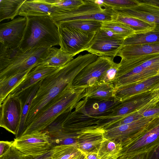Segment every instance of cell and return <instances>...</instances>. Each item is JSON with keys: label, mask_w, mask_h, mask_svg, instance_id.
<instances>
[{"label": "cell", "mask_w": 159, "mask_h": 159, "mask_svg": "<svg viewBox=\"0 0 159 159\" xmlns=\"http://www.w3.org/2000/svg\"><path fill=\"white\" fill-rule=\"evenodd\" d=\"M97 58V56L90 53L80 55L42 80L33 100L25 130L39 112L59 95L72 88L73 82L77 75Z\"/></svg>", "instance_id": "cell-1"}, {"label": "cell", "mask_w": 159, "mask_h": 159, "mask_svg": "<svg viewBox=\"0 0 159 159\" xmlns=\"http://www.w3.org/2000/svg\"><path fill=\"white\" fill-rule=\"evenodd\" d=\"M86 88H71L59 95L35 116L22 134L45 130L59 116L75 109L87 97Z\"/></svg>", "instance_id": "cell-2"}, {"label": "cell", "mask_w": 159, "mask_h": 159, "mask_svg": "<svg viewBox=\"0 0 159 159\" xmlns=\"http://www.w3.org/2000/svg\"><path fill=\"white\" fill-rule=\"evenodd\" d=\"M27 17V25L19 46L23 52L59 45L58 26L50 16Z\"/></svg>", "instance_id": "cell-3"}, {"label": "cell", "mask_w": 159, "mask_h": 159, "mask_svg": "<svg viewBox=\"0 0 159 159\" xmlns=\"http://www.w3.org/2000/svg\"><path fill=\"white\" fill-rule=\"evenodd\" d=\"M86 102L81 100L74 111L59 116L46 130L50 138H60L67 137L77 138L82 131L98 126L99 119L85 114L83 108Z\"/></svg>", "instance_id": "cell-4"}, {"label": "cell", "mask_w": 159, "mask_h": 159, "mask_svg": "<svg viewBox=\"0 0 159 159\" xmlns=\"http://www.w3.org/2000/svg\"><path fill=\"white\" fill-rule=\"evenodd\" d=\"M115 13L112 8H102L94 0H84V3L77 9L61 11L50 17L58 25L64 22L78 20H93L102 22L112 20Z\"/></svg>", "instance_id": "cell-5"}, {"label": "cell", "mask_w": 159, "mask_h": 159, "mask_svg": "<svg viewBox=\"0 0 159 159\" xmlns=\"http://www.w3.org/2000/svg\"><path fill=\"white\" fill-rule=\"evenodd\" d=\"M60 48L74 56L87 51L90 46L96 32H88L60 24L58 25Z\"/></svg>", "instance_id": "cell-6"}, {"label": "cell", "mask_w": 159, "mask_h": 159, "mask_svg": "<svg viewBox=\"0 0 159 159\" xmlns=\"http://www.w3.org/2000/svg\"><path fill=\"white\" fill-rule=\"evenodd\" d=\"M129 98L121 102L105 116H96L99 119V126L105 130L111 125L136 111L152 107L156 103V97L151 93L148 96Z\"/></svg>", "instance_id": "cell-7"}, {"label": "cell", "mask_w": 159, "mask_h": 159, "mask_svg": "<svg viewBox=\"0 0 159 159\" xmlns=\"http://www.w3.org/2000/svg\"><path fill=\"white\" fill-rule=\"evenodd\" d=\"M159 115L143 117L130 123L104 130V138L120 141L123 146L138 137L159 120Z\"/></svg>", "instance_id": "cell-8"}, {"label": "cell", "mask_w": 159, "mask_h": 159, "mask_svg": "<svg viewBox=\"0 0 159 159\" xmlns=\"http://www.w3.org/2000/svg\"><path fill=\"white\" fill-rule=\"evenodd\" d=\"M12 146L25 155L31 156L43 155L52 147L46 130L16 138L12 141Z\"/></svg>", "instance_id": "cell-9"}, {"label": "cell", "mask_w": 159, "mask_h": 159, "mask_svg": "<svg viewBox=\"0 0 159 159\" xmlns=\"http://www.w3.org/2000/svg\"><path fill=\"white\" fill-rule=\"evenodd\" d=\"M113 57H99L84 68L75 78L73 88H87L99 82L107 70L114 63Z\"/></svg>", "instance_id": "cell-10"}, {"label": "cell", "mask_w": 159, "mask_h": 159, "mask_svg": "<svg viewBox=\"0 0 159 159\" xmlns=\"http://www.w3.org/2000/svg\"><path fill=\"white\" fill-rule=\"evenodd\" d=\"M23 106L20 97L11 93L0 105V126L16 136L19 129Z\"/></svg>", "instance_id": "cell-11"}, {"label": "cell", "mask_w": 159, "mask_h": 159, "mask_svg": "<svg viewBox=\"0 0 159 159\" xmlns=\"http://www.w3.org/2000/svg\"><path fill=\"white\" fill-rule=\"evenodd\" d=\"M48 48L34 49L22 53L12 64L0 71V80L39 65L45 57Z\"/></svg>", "instance_id": "cell-12"}, {"label": "cell", "mask_w": 159, "mask_h": 159, "mask_svg": "<svg viewBox=\"0 0 159 159\" xmlns=\"http://www.w3.org/2000/svg\"><path fill=\"white\" fill-rule=\"evenodd\" d=\"M159 144V121L130 142L122 146L120 156L130 157L149 152Z\"/></svg>", "instance_id": "cell-13"}, {"label": "cell", "mask_w": 159, "mask_h": 159, "mask_svg": "<svg viewBox=\"0 0 159 159\" xmlns=\"http://www.w3.org/2000/svg\"><path fill=\"white\" fill-rule=\"evenodd\" d=\"M27 17H19L0 24V43L7 48L19 47L27 25Z\"/></svg>", "instance_id": "cell-14"}, {"label": "cell", "mask_w": 159, "mask_h": 159, "mask_svg": "<svg viewBox=\"0 0 159 159\" xmlns=\"http://www.w3.org/2000/svg\"><path fill=\"white\" fill-rule=\"evenodd\" d=\"M112 9L118 14L133 17L154 24L155 26L154 31H159V7L139 3L138 5L130 8Z\"/></svg>", "instance_id": "cell-15"}, {"label": "cell", "mask_w": 159, "mask_h": 159, "mask_svg": "<svg viewBox=\"0 0 159 159\" xmlns=\"http://www.w3.org/2000/svg\"><path fill=\"white\" fill-rule=\"evenodd\" d=\"M104 130L98 126L86 129L77 137L78 149L83 153H97L104 139Z\"/></svg>", "instance_id": "cell-16"}, {"label": "cell", "mask_w": 159, "mask_h": 159, "mask_svg": "<svg viewBox=\"0 0 159 159\" xmlns=\"http://www.w3.org/2000/svg\"><path fill=\"white\" fill-rule=\"evenodd\" d=\"M159 82V75L152 77L140 82L120 87L116 89L114 98L121 102L135 97L138 94L148 92Z\"/></svg>", "instance_id": "cell-17"}, {"label": "cell", "mask_w": 159, "mask_h": 159, "mask_svg": "<svg viewBox=\"0 0 159 159\" xmlns=\"http://www.w3.org/2000/svg\"><path fill=\"white\" fill-rule=\"evenodd\" d=\"M60 10L45 0H25L21 6L18 15L23 17L51 16Z\"/></svg>", "instance_id": "cell-18"}, {"label": "cell", "mask_w": 159, "mask_h": 159, "mask_svg": "<svg viewBox=\"0 0 159 159\" xmlns=\"http://www.w3.org/2000/svg\"><path fill=\"white\" fill-rule=\"evenodd\" d=\"M57 68L41 65L35 66L28 73L25 79L10 93L13 95L20 97L25 91L44 79Z\"/></svg>", "instance_id": "cell-19"}, {"label": "cell", "mask_w": 159, "mask_h": 159, "mask_svg": "<svg viewBox=\"0 0 159 159\" xmlns=\"http://www.w3.org/2000/svg\"><path fill=\"white\" fill-rule=\"evenodd\" d=\"M123 41L93 39L87 51L99 57H114L123 46Z\"/></svg>", "instance_id": "cell-20"}, {"label": "cell", "mask_w": 159, "mask_h": 159, "mask_svg": "<svg viewBox=\"0 0 159 159\" xmlns=\"http://www.w3.org/2000/svg\"><path fill=\"white\" fill-rule=\"evenodd\" d=\"M121 102L114 98L106 101L88 98L84 107L85 113L92 117L105 116Z\"/></svg>", "instance_id": "cell-21"}, {"label": "cell", "mask_w": 159, "mask_h": 159, "mask_svg": "<svg viewBox=\"0 0 159 159\" xmlns=\"http://www.w3.org/2000/svg\"><path fill=\"white\" fill-rule=\"evenodd\" d=\"M159 54V42L154 43L123 46L117 54L121 58L129 59L142 55Z\"/></svg>", "instance_id": "cell-22"}, {"label": "cell", "mask_w": 159, "mask_h": 159, "mask_svg": "<svg viewBox=\"0 0 159 159\" xmlns=\"http://www.w3.org/2000/svg\"><path fill=\"white\" fill-rule=\"evenodd\" d=\"M74 57L60 48L52 47L48 48L45 57L39 65L58 68L71 61Z\"/></svg>", "instance_id": "cell-23"}, {"label": "cell", "mask_w": 159, "mask_h": 159, "mask_svg": "<svg viewBox=\"0 0 159 159\" xmlns=\"http://www.w3.org/2000/svg\"><path fill=\"white\" fill-rule=\"evenodd\" d=\"M115 90L112 83L98 82L87 88L85 92L88 98L106 101L114 98Z\"/></svg>", "instance_id": "cell-24"}, {"label": "cell", "mask_w": 159, "mask_h": 159, "mask_svg": "<svg viewBox=\"0 0 159 159\" xmlns=\"http://www.w3.org/2000/svg\"><path fill=\"white\" fill-rule=\"evenodd\" d=\"M122 149L120 141L104 138L97 154L100 159H117Z\"/></svg>", "instance_id": "cell-25"}, {"label": "cell", "mask_w": 159, "mask_h": 159, "mask_svg": "<svg viewBox=\"0 0 159 159\" xmlns=\"http://www.w3.org/2000/svg\"><path fill=\"white\" fill-rule=\"evenodd\" d=\"M112 20L118 21L128 25L135 33H142L154 30L155 26L138 18L115 13Z\"/></svg>", "instance_id": "cell-26"}, {"label": "cell", "mask_w": 159, "mask_h": 159, "mask_svg": "<svg viewBox=\"0 0 159 159\" xmlns=\"http://www.w3.org/2000/svg\"><path fill=\"white\" fill-rule=\"evenodd\" d=\"M31 69L19 73L0 80V105L8 95L25 79Z\"/></svg>", "instance_id": "cell-27"}, {"label": "cell", "mask_w": 159, "mask_h": 159, "mask_svg": "<svg viewBox=\"0 0 159 159\" xmlns=\"http://www.w3.org/2000/svg\"><path fill=\"white\" fill-rule=\"evenodd\" d=\"M159 42V31L135 33L125 38L123 46L148 44Z\"/></svg>", "instance_id": "cell-28"}, {"label": "cell", "mask_w": 159, "mask_h": 159, "mask_svg": "<svg viewBox=\"0 0 159 159\" xmlns=\"http://www.w3.org/2000/svg\"><path fill=\"white\" fill-rule=\"evenodd\" d=\"M25 0H0V21L13 20L18 15L19 10Z\"/></svg>", "instance_id": "cell-29"}, {"label": "cell", "mask_w": 159, "mask_h": 159, "mask_svg": "<svg viewBox=\"0 0 159 159\" xmlns=\"http://www.w3.org/2000/svg\"><path fill=\"white\" fill-rule=\"evenodd\" d=\"M52 151V159H76L82 154L78 148L65 145L53 146Z\"/></svg>", "instance_id": "cell-30"}, {"label": "cell", "mask_w": 159, "mask_h": 159, "mask_svg": "<svg viewBox=\"0 0 159 159\" xmlns=\"http://www.w3.org/2000/svg\"><path fill=\"white\" fill-rule=\"evenodd\" d=\"M41 81L31 87L30 91L29 92L26 96L25 102L23 103L20 124L18 132L16 136V138L22 135L25 131L26 120L30 109L32 101L39 88Z\"/></svg>", "instance_id": "cell-31"}, {"label": "cell", "mask_w": 159, "mask_h": 159, "mask_svg": "<svg viewBox=\"0 0 159 159\" xmlns=\"http://www.w3.org/2000/svg\"><path fill=\"white\" fill-rule=\"evenodd\" d=\"M0 71L12 64L23 52L19 47L7 48L0 43Z\"/></svg>", "instance_id": "cell-32"}, {"label": "cell", "mask_w": 159, "mask_h": 159, "mask_svg": "<svg viewBox=\"0 0 159 159\" xmlns=\"http://www.w3.org/2000/svg\"><path fill=\"white\" fill-rule=\"evenodd\" d=\"M102 22L93 20H82L64 22L60 24L72 27L84 31L97 32L101 29Z\"/></svg>", "instance_id": "cell-33"}, {"label": "cell", "mask_w": 159, "mask_h": 159, "mask_svg": "<svg viewBox=\"0 0 159 159\" xmlns=\"http://www.w3.org/2000/svg\"><path fill=\"white\" fill-rule=\"evenodd\" d=\"M101 28L111 30L124 36L125 38L135 34L127 25L114 20L102 21Z\"/></svg>", "instance_id": "cell-34"}, {"label": "cell", "mask_w": 159, "mask_h": 159, "mask_svg": "<svg viewBox=\"0 0 159 159\" xmlns=\"http://www.w3.org/2000/svg\"><path fill=\"white\" fill-rule=\"evenodd\" d=\"M45 0L52 6L58 8L60 10L59 12L73 10L80 7L84 2V0Z\"/></svg>", "instance_id": "cell-35"}, {"label": "cell", "mask_w": 159, "mask_h": 159, "mask_svg": "<svg viewBox=\"0 0 159 159\" xmlns=\"http://www.w3.org/2000/svg\"><path fill=\"white\" fill-rule=\"evenodd\" d=\"M102 7L112 9H122L132 7L138 5L137 0H102Z\"/></svg>", "instance_id": "cell-36"}, {"label": "cell", "mask_w": 159, "mask_h": 159, "mask_svg": "<svg viewBox=\"0 0 159 159\" xmlns=\"http://www.w3.org/2000/svg\"><path fill=\"white\" fill-rule=\"evenodd\" d=\"M125 38L124 36L111 30L101 28L95 34L94 39L113 40H124Z\"/></svg>", "instance_id": "cell-37"}, {"label": "cell", "mask_w": 159, "mask_h": 159, "mask_svg": "<svg viewBox=\"0 0 159 159\" xmlns=\"http://www.w3.org/2000/svg\"><path fill=\"white\" fill-rule=\"evenodd\" d=\"M143 118L138 111L131 113L110 125L107 129L131 123ZM106 130V129H105Z\"/></svg>", "instance_id": "cell-38"}, {"label": "cell", "mask_w": 159, "mask_h": 159, "mask_svg": "<svg viewBox=\"0 0 159 159\" xmlns=\"http://www.w3.org/2000/svg\"><path fill=\"white\" fill-rule=\"evenodd\" d=\"M119 67V63H115L103 75L98 82L113 83Z\"/></svg>", "instance_id": "cell-39"}, {"label": "cell", "mask_w": 159, "mask_h": 159, "mask_svg": "<svg viewBox=\"0 0 159 159\" xmlns=\"http://www.w3.org/2000/svg\"><path fill=\"white\" fill-rule=\"evenodd\" d=\"M25 155L12 145L0 156V159H22Z\"/></svg>", "instance_id": "cell-40"}, {"label": "cell", "mask_w": 159, "mask_h": 159, "mask_svg": "<svg viewBox=\"0 0 159 159\" xmlns=\"http://www.w3.org/2000/svg\"><path fill=\"white\" fill-rule=\"evenodd\" d=\"M143 117H149L159 115V106L145 107L138 111Z\"/></svg>", "instance_id": "cell-41"}, {"label": "cell", "mask_w": 159, "mask_h": 159, "mask_svg": "<svg viewBox=\"0 0 159 159\" xmlns=\"http://www.w3.org/2000/svg\"><path fill=\"white\" fill-rule=\"evenodd\" d=\"M145 159H159V144L146 153Z\"/></svg>", "instance_id": "cell-42"}, {"label": "cell", "mask_w": 159, "mask_h": 159, "mask_svg": "<svg viewBox=\"0 0 159 159\" xmlns=\"http://www.w3.org/2000/svg\"><path fill=\"white\" fill-rule=\"evenodd\" d=\"M52 149L47 153L39 156L25 155L22 159H52Z\"/></svg>", "instance_id": "cell-43"}, {"label": "cell", "mask_w": 159, "mask_h": 159, "mask_svg": "<svg viewBox=\"0 0 159 159\" xmlns=\"http://www.w3.org/2000/svg\"><path fill=\"white\" fill-rule=\"evenodd\" d=\"M12 145V141H0V156L2 155Z\"/></svg>", "instance_id": "cell-44"}, {"label": "cell", "mask_w": 159, "mask_h": 159, "mask_svg": "<svg viewBox=\"0 0 159 159\" xmlns=\"http://www.w3.org/2000/svg\"><path fill=\"white\" fill-rule=\"evenodd\" d=\"M139 3L150 4L159 7V0H137Z\"/></svg>", "instance_id": "cell-45"}, {"label": "cell", "mask_w": 159, "mask_h": 159, "mask_svg": "<svg viewBox=\"0 0 159 159\" xmlns=\"http://www.w3.org/2000/svg\"><path fill=\"white\" fill-rule=\"evenodd\" d=\"M83 154L84 155L86 159H100L97 153H89Z\"/></svg>", "instance_id": "cell-46"}, {"label": "cell", "mask_w": 159, "mask_h": 159, "mask_svg": "<svg viewBox=\"0 0 159 159\" xmlns=\"http://www.w3.org/2000/svg\"><path fill=\"white\" fill-rule=\"evenodd\" d=\"M150 93L156 95L159 99V82L152 89Z\"/></svg>", "instance_id": "cell-47"}, {"label": "cell", "mask_w": 159, "mask_h": 159, "mask_svg": "<svg viewBox=\"0 0 159 159\" xmlns=\"http://www.w3.org/2000/svg\"><path fill=\"white\" fill-rule=\"evenodd\" d=\"M145 155L146 153L136 155L129 157V159H145Z\"/></svg>", "instance_id": "cell-48"}, {"label": "cell", "mask_w": 159, "mask_h": 159, "mask_svg": "<svg viewBox=\"0 0 159 159\" xmlns=\"http://www.w3.org/2000/svg\"><path fill=\"white\" fill-rule=\"evenodd\" d=\"M76 159H86V158L84 155L82 153V154Z\"/></svg>", "instance_id": "cell-49"}, {"label": "cell", "mask_w": 159, "mask_h": 159, "mask_svg": "<svg viewBox=\"0 0 159 159\" xmlns=\"http://www.w3.org/2000/svg\"><path fill=\"white\" fill-rule=\"evenodd\" d=\"M117 159H129V157L120 156Z\"/></svg>", "instance_id": "cell-50"}, {"label": "cell", "mask_w": 159, "mask_h": 159, "mask_svg": "<svg viewBox=\"0 0 159 159\" xmlns=\"http://www.w3.org/2000/svg\"><path fill=\"white\" fill-rule=\"evenodd\" d=\"M157 106H159V101H158V102H157Z\"/></svg>", "instance_id": "cell-51"}]
</instances>
